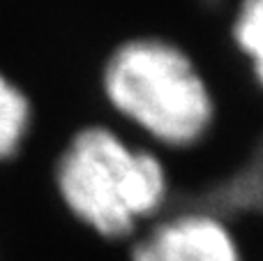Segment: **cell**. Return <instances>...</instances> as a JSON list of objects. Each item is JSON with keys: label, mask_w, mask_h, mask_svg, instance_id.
I'll return each mask as SVG.
<instances>
[{"label": "cell", "mask_w": 263, "mask_h": 261, "mask_svg": "<svg viewBox=\"0 0 263 261\" xmlns=\"http://www.w3.org/2000/svg\"><path fill=\"white\" fill-rule=\"evenodd\" d=\"M55 185L67 211L109 240L127 238L157 215L171 188L157 153L132 146L106 125H88L69 139Z\"/></svg>", "instance_id": "6da1fadb"}, {"label": "cell", "mask_w": 263, "mask_h": 261, "mask_svg": "<svg viewBox=\"0 0 263 261\" xmlns=\"http://www.w3.org/2000/svg\"><path fill=\"white\" fill-rule=\"evenodd\" d=\"M102 90L116 114L166 148H192L213 127L215 102L203 74L162 37L116 46L102 69Z\"/></svg>", "instance_id": "7a4b0ae2"}, {"label": "cell", "mask_w": 263, "mask_h": 261, "mask_svg": "<svg viewBox=\"0 0 263 261\" xmlns=\"http://www.w3.org/2000/svg\"><path fill=\"white\" fill-rule=\"evenodd\" d=\"M132 261H242V252L217 213L185 211L150 227L132 248Z\"/></svg>", "instance_id": "3957f363"}, {"label": "cell", "mask_w": 263, "mask_h": 261, "mask_svg": "<svg viewBox=\"0 0 263 261\" xmlns=\"http://www.w3.org/2000/svg\"><path fill=\"white\" fill-rule=\"evenodd\" d=\"M32 123V106L28 95L0 72V162L21 151Z\"/></svg>", "instance_id": "277c9868"}, {"label": "cell", "mask_w": 263, "mask_h": 261, "mask_svg": "<svg viewBox=\"0 0 263 261\" xmlns=\"http://www.w3.org/2000/svg\"><path fill=\"white\" fill-rule=\"evenodd\" d=\"M233 42L250 60L254 81L263 72V0H240L233 16Z\"/></svg>", "instance_id": "5b68a950"}]
</instances>
